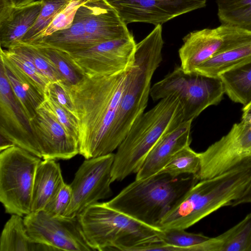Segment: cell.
Masks as SVG:
<instances>
[{
	"label": "cell",
	"mask_w": 251,
	"mask_h": 251,
	"mask_svg": "<svg viewBox=\"0 0 251 251\" xmlns=\"http://www.w3.org/2000/svg\"><path fill=\"white\" fill-rule=\"evenodd\" d=\"M129 70L110 75H85L70 87L78 124L79 154L85 159L113 153L111 132Z\"/></svg>",
	"instance_id": "6da1fadb"
},
{
	"label": "cell",
	"mask_w": 251,
	"mask_h": 251,
	"mask_svg": "<svg viewBox=\"0 0 251 251\" xmlns=\"http://www.w3.org/2000/svg\"><path fill=\"white\" fill-rule=\"evenodd\" d=\"M251 182V160L217 176L199 180L162 219V230L186 229L239 199Z\"/></svg>",
	"instance_id": "7a4b0ae2"
},
{
	"label": "cell",
	"mask_w": 251,
	"mask_h": 251,
	"mask_svg": "<svg viewBox=\"0 0 251 251\" xmlns=\"http://www.w3.org/2000/svg\"><path fill=\"white\" fill-rule=\"evenodd\" d=\"M199 181L196 175L173 177L159 172L146 178L135 179L105 202L140 222L160 228L163 217Z\"/></svg>",
	"instance_id": "3957f363"
},
{
	"label": "cell",
	"mask_w": 251,
	"mask_h": 251,
	"mask_svg": "<svg viewBox=\"0 0 251 251\" xmlns=\"http://www.w3.org/2000/svg\"><path fill=\"white\" fill-rule=\"evenodd\" d=\"M163 44L161 25H156L148 35L136 44L134 63L127 74L111 132L112 152L144 113L150 96L152 76L162 60Z\"/></svg>",
	"instance_id": "277c9868"
},
{
	"label": "cell",
	"mask_w": 251,
	"mask_h": 251,
	"mask_svg": "<svg viewBox=\"0 0 251 251\" xmlns=\"http://www.w3.org/2000/svg\"><path fill=\"white\" fill-rule=\"evenodd\" d=\"M184 121L180 101L173 95L161 99L144 113L133 125L114 153L112 182L122 181L131 174H137L148 152L159 138Z\"/></svg>",
	"instance_id": "5b68a950"
},
{
	"label": "cell",
	"mask_w": 251,
	"mask_h": 251,
	"mask_svg": "<svg viewBox=\"0 0 251 251\" xmlns=\"http://www.w3.org/2000/svg\"><path fill=\"white\" fill-rule=\"evenodd\" d=\"M84 235L95 251H144L163 242V230L140 222L108 206L91 205L78 216Z\"/></svg>",
	"instance_id": "8992f818"
},
{
	"label": "cell",
	"mask_w": 251,
	"mask_h": 251,
	"mask_svg": "<svg viewBox=\"0 0 251 251\" xmlns=\"http://www.w3.org/2000/svg\"><path fill=\"white\" fill-rule=\"evenodd\" d=\"M225 93L219 77L186 73L179 66L151 87L150 96L153 101L176 96L182 106L184 120L187 121L193 120L208 107L218 104Z\"/></svg>",
	"instance_id": "52a82bcc"
},
{
	"label": "cell",
	"mask_w": 251,
	"mask_h": 251,
	"mask_svg": "<svg viewBox=\"0 0 251 251\" xmlns=\"http://www.w3.org/2000/svg\"><path fill=\"white\" fill-rule=\"evenodd\" d=\"M38 157L16 145L0 153V201L5 212L22 217L31 213Z\"/></svg>",
	"instance_id": "ba28073f"
},
{
	"label": "cell",
	"mask_w": 251,
	"mask_h": 251,
	"mask_svg": "<svg viewBox=\"0 0 251 251\" xmlns=\"http://www.w3.org/2000/svg\"><path fill=\"white\" fill-rule=\"evenodd\" d=\"M114 159L113 153L85 159L70 184L72 197L64 216L77 217L91 205L112 195L110 184Z\"/></svg>",
	"instance_id": "9c48e42d"
},
{
	"label": "cell",
	"mask_w": 251,
	"mask_h": 251,
	"mask_svg": "<svg viewBox=\"0 0 251 251\" xmlns=\"http://www.w3.org/2000/svg\"><path fill=\"white\" fill-rule=\"evenodd\" d=\"M24 220L30 238L54 251H95L88 242L78 216L52 217L41 210L25 216Z\"/></svg>",
	"instance_id": "30bf717a"
},
{
	"label": "cell",
	"mask_w": 251,
	"mask_h": 251,
	"mask_svg": "<svg viewBox=\"0 0 251 251\" xmlns=\"http://www.w3.org/2000/svg\"><path fill=\"white\" fill-rule=\"evenodd\" d=\"M199 180L223 174L251 160V125L241 121L229 132L200 152Z\"/></svg>",
	"instance_id": "8fae6325"
},
{
	"label": "cell",
	"mask_w": 251,
	"mask_h": 251,
	"mask_svg": "<svg viewBox=\"0 0 251 251\" xmlns=\"http://www.w3.org/2000/svg\"><path fill=\"white\" fill-rule=\"evenodd\" d=\"M251 38V32L224 24L190 32L178 50L180 67L186 73H192L215 54Z\"/></svg>",
	"instance_id": "7c38bea8"
},
{
	"label": "cell",
	"mask_w": 251,
	"mask_h": 251,
	"mask_svg": "<svg viewBox=\"0 0 251 251\" xmlns=\"http://www.w3.org/2000/svg\"><path fill=\"white\" fill-rule=\"evenodd\" d=\"M136 46L131 34L70 54L86 76L110 75L130 70Z\"/></svg>",
	"instance_id": "4fadbf2b"
},
{
	"label": "cell",
	"mask_w": 251,
	"mask_h": 251,
	"mask_svg": "<svg viewBox=\"0 0 251 251\" xmlns=\"http://www.w3.org/2000/svg\"><path fill=\"white\" fill-rule=\"evenodd\" d=\"M0 135L42 158L30 119L15 97L0 63Z\"/></svg>",
	"instance_id": "5bb4252c"
},
{
	"label": "cell",
	"mask_w": 251,
	"mask_h": 251,
	"mask_svg": "<svg viewBox=\"0 0 251 251\" xmlns=\"http://www.w3.org/2000/svg\"><path fill=\"white\" fill-rule=\"evenodd\" d=\"M30 122L43 160H68L79 154L78 141L66 131L45 100Z\"/></svg>",
	"instance_id": "9a60e30c"
},
{
	"label": "cell",
	"mask_w": 251,
	"mask_h": 251,
	"mask_svg": "<svg viewBox=\"0 0 251 251\" xmlns=\"http://www.w3.org/2000/svg\"><path fill=\"white\" fill-rule=\"evenodd\" d=\"M125 24L155 26L183 14L203 8L207 0H107Z\"/></svg>",
	"instance_id": "2e32d148"
},
{
	"label": "cell",
	"mask_w": 251,
	"mask_h": 251,
	"mask_svg": "<svg viewBox=\"0 0 251 251\" xmlns=\"http://www.w3.org/2000/svg\"><path fill=\"white\" fill-rule=\"evenodd\" d=\"M87 2L88 11L85 32L88 49L131 34L127 25L107 0H87Z\"/></svg>",
	"instance_id": "e0dca14e"
},
{
	"label": "cell",
	"mask_w": 251,
	"mask_h": 251,
	"mask_svg": "<svg viewBox=\"0 0 251 251\" xmlns=\"http://www.w3.org/2000/svg\"><path fill=\"white\" fill-rule=\"evenodd\" d=\"M192 121H183L177 127L159 138L147 155L135 179L146 178L158 173L175 153L190 145Z\"/></svg>",
	"instance_id": "ac0fdd59"
},
{
	"label": "cell",
	"mask_w": 251,
	"mask_h": 251,
	"mask_svg": "<svg viewBox=\"0 0 251 251\" xmlns=\"http://www.w3.org/2000/svg\"><path fill=\"white\" fill-rule=\"evenodd\" d=\"M0 63L5 72L12 91L29 119L45 100L44 94L34 82L2 52Z\"/></svg>",
	"instance_id": "d6986e66"
},
{
	"label": "cell",
	"mask_w": 251,
	"mask_h": 251,
	"mask_svg": "<svg viewBox=\"0 0 251 251\" xmlns=\"http://www.w3.org/2000/svg\"><path fill=\"white\" fill-rule=\"evenodd\" d=\"M42 6V0H37L25 6L15 7L0 19V47L8 49L21 42L35 23Z\"/></svg>",
	"instance_id": "ffe728a7"
},
{
	"label": "cell",
	"mask_w": 251,
	"mask_h": 251,
	"mask_svg": "<svg viewBox=\"0 0 251 251\" xmlns=\"http://www.w3.org/2000/svg\"><path fill=\"white\" fill-rule=\"evenodd\" d=\"M87 0L77 9L70 27L56 31L30 44L49 46L69 53L88 49L85 32V21L88 11Z\"/></svg>",
	"instance_id": "44dd1931"
},
{
	"label": "cell",
	"mask_w": 251,
	"mask_h": 251,
	"mask_svg": "<svg viewBox=\"0 0 251 251\" xmlns=\"http://www.w3.org/2000/svg\"><path fill=\"white\" fill-rule=\"evenodd\" d=\"M63 182L60 165L55 160L41 161L34 180L31 212L43 210Z\"/></svg>",
	"instance_id": "7402d4cb"
},
{
	"label": "cell",
	"mask_w": 251,
	"mask_h": 251,
	"mask_svg": "<svg viewBox=\"0 0 251 251\" xmlns=\"http://www.w3.org/2000/svg\"><path fill=\"white\" fill-rule=\"evenodd\" d=\"M191 251H251V212L221 234L193 247Z\"/></svg>",
	"instance_id": "603a6c76"
},
{
	"label": "cell",
	"mask_w": 251,
	"mask_h": 251,
	"mask_svg": "<svg viewBox=\"0 0 251 251\" xmlns=\"http://www.w3.org/2000/svg\"><path fill=\"white\" fill-rule=\"evenodd\" d=\"M251 61V38L215 54L193 72L219 77L223 73Z\"/></svg>",
	"instance_id": "cb8c5ba5"
},
{
	"label": "cell",
	"mask_w": 251,
	"mask_h": 251,
	"mask_svg": "<svg viewBox=\"0 0 251 251\" xmlns=\"http://www.w3.org/2000/svg\"><path fill=\"white\" fill-rule=\"evenodd\" d=\"M0 251H51L50 247L33 241L28 235L24 217L12 214L5 223L0 238Z\"/></svg>",
	"instance_id": "d4e9b609"
},
{
	"label": "cell",
	"mask_w": 251,
	"mask_h": 251,
	"mask_svg": "<svg viewBox=\"0 0 251 251\" xmlns=\"http://www.w3.org/2000/svg\"><path fill=\"white\" fill-rule=\"evenodd\" d=\"M219 77L225 94L231 100L244 106L251 101V61L229 69Z\"/></svg>",
	"instance_id": "484cf974"
},
{
	"label": "cell",
	"mask_w": 251,
	"mask_h": 251,
	"mask_svg": "<svg viewBox=\"0 0 251 251\" xmlns=\"http://www.w3.org/2000/svg\"><path fill=\"white\" fill-rule=\"evenodd\" d=\"M34 46L50 61L67 85L70 87L75 85L85 76L83 71L69 53L49 46Z\"/></svg>",
	"instance_id": "4316f807"
},
{
	"label": "cell",
	"mask_w": 251,
	"mask_h": 251,
	"mask_svg": "<svg viewBox=\"0 0 251 251\" xmlns=\"http://www.w3.org/2000/svg\"><path fill=\"white\" fill-rule=\"evenodd\" d=\"M222 24L251 32V0H216Z\"/></svg>",
	"instance_id": "83f0119b"
},
{
	"label": "cell",
	"mask_w": 251,
	"mask_h": 251,
	"mask_svg": "<svg viewBox=\"0 0 251 251\" xmlns=\"http://www.w3.org/2000/svg\"><path fill=\"white\" fill-rule=\"evenodd\" d=\"M200 167V153L193 150L188 145L175 153L160 172L173 177L184 175L197 176Z\"/></svg>",
	"instance_id": "f1b7e54d"
},
{
	"label": "cell",
	"mask_w": 251,
	"mask_h": 251,
	"mask_svg": "<svg viewBox=\"0 0 251 251\" xmlns=\"http://www.w3.org/2000/svg\"><path fill=\"white\" fill-rule=\"evenodd\" d=\"M42 6L35 23L20 42L30 44L52 22L56 15L70 1L67 0H42Z\"/></svg>",
	"instance_id": "f546056e"
},
{
	"label": "cell",
	"mask_w": 251,
	"mask_h": 251,
	"mask_svg": "<svg viewBox=\"0 0 251 251\" xmlns=\"http://www.w3.org/2000/svg\"><path fill=\"white\" fill-rule=\"evenodd\" d=\"M10 48L20 51L28 57L38 70L50 81L63 82L54 67L36 46L30 44L18 42L9 49Z\"/></svg>",
	"instance_id": "4dcf8cb0"
},
{
	"label": "cell",
	"mask_w": 251,
	"mask_h": 251,
	"mask_svg": "<svg viewBox=\"0 0 251 251\" xmlns=\"http://www.w3.org/2000/svg\"><path fill=\"white\" fill-rule=\"evenodd\" d=\"M162 241L174 247V251H191L193 247L209 239L201 233H190L182 229L163 230L161 236Z\"/></svg>",
	"instance_id": "1f68e13d"
},
{
	"label": "cell",
	"mask_w": 251,
	"mask_h": 251,
	"mask_svg": "<svg viewBox=\"0 0 251 251\" xmlns=\"http://www.w3.org/2000/svg\"><path fill=\"white\" fill-rule=\"evenodd\" d=\"M0 52L29 77L44 94L46 87L50 81L38 70L28 57L20 51L12 48L5 49L0 47Z\"/></svg>",
	"instance_id": "d6a6232c"
},
{
	"label": "cell",
	"mask_w": 251,
	"mask_h": 251,
	"mask_svg": "<svg viewBox=\"0 0 251 251\" xmlns=\"http://www.w3.org/2000/svg\"><path fill=\"white\" fill-rule=\"evenodd\" d=\"M86 0H72L70 1L56 15L50 25L33 42L50 35L56 31L70 27L73 24L77 9Z\"/></svg>",
	"instance_id": "836d02e7"
},
{
	"label": "cell",
	"mask_w": 251,
	"mask_h": 251,
	"mask_svg": "<svg viewBox=\"0 0 251 251\" xmlns=\"http://www.w3.org/2000/svg\"><path fill=\"white\" fill-rule=\"evenodd\" d=\"M44 96L45 101L52 109L60 123L72 136L79 142V128L76 117L50 96L45 94Z\"/></svg>",
	"instance_id": "e575fe53"
},
{
	"label": "cell",
	"mask_w": 251,
	"mask_h": 251,
	"mask_svg": "<svg viewBox=\"0 0 251 251\" xmlns=\"http://www.w3.org/2000/svg\"><path fill=\"white\" fill-rule=\"evenodd\" d=\"M71 197L70 184L63 182L43 210L52 217L64 216L70 204Z\"/></svg>",
	"instance_id": "d590c367"
},
{
	"label": "cell",
	"mask_w": 251,
	"mask_h": 251,
	"mask_svg": "<svg viewBox=\"0 0 251 251\" xmlns=\"http://www.w3.org/2000/svg\"><path fill=\"white\" fill-rule=\"evenodd\" d=\"M70 86L61 81H50L44 94L50 96L60 105L76 117L75 108L70 93Z\"/></svg>",
	"instance_id": "8d00e7d4"
},
{
	"label": "cell",
	"mask_w": 251,
	"mask_h": 251,
	"mask_svg": "<svg viewBox=\"0 0 251 251\" xmlns=\"http://www.w3.org/2000/svg\"><path fill=\"white\" fill-rule=\"evenodd\" d=\"M247 203H251V182L242 196L239 199L233 201L231 203V206H235L241 204Z\"/></svg>",
	"instance_id": "74e56055"
},
{
	"label": "cell",
	"mask_w": 251,
	"mask_h": 251,
	"mask_svg": "<svg viewBox=\"0 0 251 251\" xmlns=\"http://www.w3.org/2000/svg\"><path fill=\"white\" fill-rule=\"evenodd\" d=\"M241 121L251 125V101L243 107Z\"/></svg>",
	"instance_id": "f35d334b"
},
{
	"label": "cell",
	"mask_w": 251,
	"mask_h": 251,
	"mask_svg": "<svg viewBox=\"0 0 251 251\" xmlns=\"http://www.w3.org/2000/svg\"><path fill=\"white\" fill-rule=\"evenodd\" d=\"M14 145L12 142L6 139L5 137L0 135V151H2L4 150L11 146H13Z\"/></svg>",
	"instance_id": "ab89813d"
},
{
	"label": "cell",
	"mask_w": 251,
	"mask_h": 251,
	"mask_svg": "<svg viewBox=\"0 0 251 251\" xmlns=\"http://www.w3.org/2000/svg\"><path fill=\"white\" fill-rule=\"evenodd\" d=\"M15 7H21L30 4L37 0H12Z\"/></svg>",
	"instance_id": "60d3db41"
},
{
	"label": "cell",
	"mask_w": 251,
	"mask_h": 251,
	"mask_svg": "<svg viewBox=\"0 0 251 251\" xmlns=\"http://www.w3.org/2000/svg\"><path fill=\"white\" fill-rule=\"evenodd\" d=\"M69 0V1H71V0Z\"/></svg>",
	"instance_id": "b9f144b4"
}]
</instances>
